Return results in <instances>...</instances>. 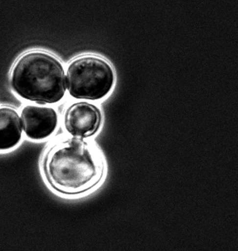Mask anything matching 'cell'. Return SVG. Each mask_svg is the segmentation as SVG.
<instances>
[{"label":"cell","mask_w":238,"mask_h":251,"mask_svg":"<svg viewBox=\"0 0 238 251\" xmlns=\"http://www.w3.org/2000/svg\"><path fill=\"white\" fill-rule=\"evenodd\" d=\"M44 172L58 193L77 196L95 189L103 179L105 164L100 150L82 137L61 141L46 154Z\"/></svg>","instance_id":"1"},{"label":"cell","mask_w":238,"mask_h":251,"mask_svg":"<svg viewBox=\"0 0 238 251\" xmlns=\"http://www.w3.org/2000/svg\"><path fill=\"white\" fill-rule=\"evenodd\" d=\"M12 85L24 99L39 104L57 103L64 98L67 88L64 67L51 54L26 53L14 67Z\"/></svg>","instance_id":"2"},{"label":"cell","mask_w":238,"mask_h":251,"mask_svg":"<svg viewBox=\"0 0 238 251\" xmlns=\"http://www.w3.org/2000/svg\"><path fill=\"white\" fill-rule=\"evenodd\" d=\"M114 82L113 68L100 57H79L67 70V88L71 96L76 99H102L110 93Z\"/></svg>","instance_id":"3"},{"label":"cell","mask_w":238,"mask_h":251,"mask_svg":"<svg viewBox=\"0 0 238 251\" xmlns=\"http://www.w3.org/2000/svg\"><path fill=\"white\" fill-rule=\"evenodd\" d=\"M101 124L100 109L88 102L73 103L67 109L64 116L66 130L72 137H92L97 133Z\"/></svg>","instance_id":"4"},{"label":"cell","mask_w":238,"mask_h":251,"mask_svg":"<svg viewBox=\"0 0 238 251\" xmlns=\"http://www.w3.org/2000/svg\"><path fill=\"white\" fill-rule=\"evenodd\" d=\"M22 127L26 135L33 140H43L51 136L57 128L58 116L53 108L29 106L22 109Z\"/></svg>","instance_id":"5"},{"label":"cell","mask_w":238,"mask_h":251,"mask_svg":"<svg viewBox=\"0 0 238 251\" xmlns=\"http://www.w3.org/2000/svg\"><path fill=\"white\" fill-rule=\"evenodd\" d=\"M22 137V120L15 109L0 108V150L13 148Z\"/></svg>","instance_id":"6"}]
</instances>
